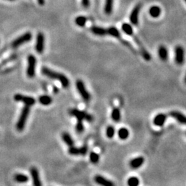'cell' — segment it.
Segmentation results:
<instances>
[{
    "label": "cell",
    "instance_id": "1",
    "mask_svg": "<svg viewBox=\"0 0 186 186\" xmlns=\"http://www.w3.org/2000/svg\"><path fill=\"white\" fill-rule=\"evenodd\" d=\"M41 73L43 75L47 76L52 79H56L58 80L61 83V86H63L64 88H67L70 86V80L68 79V78L66 76L65 74L60 73V72H55L54 70H52L46 67H43L41 68Z\"/></svg>",
    "mask_w": 186,
    "mask_h": 186
},
{
    "label": "cell",
    "instance_id": "2",
    "mask_svg": "<svg viewBox=\"0 0 186 186\" xmlns=\"http://www.w3.org/2000/svg\"><path fill=\"white\" fill-rule=\"evenodd\" d=\"M30 111V107L27 106V105H25L22 110L19 117L18 121L16 124V128L19 132H22L24 129Z\"/></svg>",
    "mask_w": 186,
    "mask_h": 186
},
{
    "label": "cell",
    "instance_id": "3",
    "mask_svg": "<svg viewBox=\"0 0 186 186\" xmlns=\"http://www.w3.org/2000/svg\"><path fill=\"white\" fill-rule=\"evenodd\" d=\"M69 114L72 117H74L76 118L77 120H86V121L88 122L92 121L93 117L92 116L90 115V114L87 113L86 112L79 110L76 108H72L69 110Z\"/></svg>",
    "mask_w": 186,
    "mask_h": 186
},
{
    "label": "cell",
    "instance_id": "4",
    "mask_svg": "<svg viewBox=\"0 0 186 186\" xmlns=\"http://www.w3.org/2000/svg\"><path fill=\"white\" fill-rule=\"evenodd\" d=\"M37 66V59L34 55H30L28 57V67L26 74L28 78H34L35 76V70Z\"/></svg>",
    "mask_w": 186,
    "mask_h": 186
},
{
    "label": "cell",
    "instance_id": "5",
    "mask_svg": "<svg viewBox=\"0 0 186 186\" xmlns=\"http://www.w3.org/2000/svg\"><path fill=\"white\" fill-rule=\"evenodd\" d=\"M76 89H77L79 93L81 95V97H82V99H84L85 101L86 102H88L90 100L91 96L90 94V93L85 86V84L83 82V81L81 80H77L76 81Z\"/></svg>",
    "mask_w": 186,
    "mask_h": 186
},
{
    "label": "cell",
    "instance_id": "6",
    "mask_svg": "<svg viewBox=\"0 0 186 186\" xmlns=\"http://www.w3.org/2000/svg\"><path fill=\"white\" fill-rule=\"evenodd\" d=\"M32 35L30 32H27L26 33H24V34L18 37L17 38L15 39L13 41H12L11 44L12 47L15 48H17L19 46H20V45H23L24 43L28 42L29 41H30L31 39H32Z\"/></svg>",
    "mask_w": 186,
    "mask_h": 186
},
{
    "label": "cell",
    "instance_id": "7",
    "mask_svg": "<svg viewBox=\"0 0 186 186\" xmlns=\"http://www.w3.org/2000/svg\"><path fill=\"white\" fill-rule=\"evenodd\" d=\"M14 100L17 102H22L24 103L25 105L27 106H32L35 104L36 101L35 99L32 97L26 96V95L22 94H16L14 96Z\"/></svg>",
    "mask_w": 186,
    "mask_h": 186
},
{
    "label": "cell",
    "instance_id": "8",
    "mask_svg": "<svg viewBox=\"0 0 186 186\" xmlns=\"http://www.w3.org/2000/svg\"><path fill=\"white\" fill-rule=\"evenodd\" d=\"M175 62L178 65H182L185 61V51L181 45H177L175 48Z\"/></svg>",
    "mask_w": 186,
    "mask_h": 186
},
{
    "label": "cell",
    "instance_id": "9",
    "mask_svg": "<svg viewBox=\"0 0 186 186\" xmlns=\"http://www.w3.org/2000/svg\"><path fill=\"white\" fill-rule=\"evenodd\" d=\"M44 35L42 32H39L37 35L36 44H35V50L39 54H41L44 50Z\"/></svg>",
    "mask_w": 186,
    "mask_h": 186
},
{
    "label": "cell",
    "instance_id": "10",
    "mask_svg": "<svg viewBox=\"0 0 186 186\" xmlns=\"http://www.w3.org/2000/svg\"><path fill=\"white\" fill-rule=\"evenodd\" d=\"M88 152V147L86 146H84L81 148H76V147H74L73 146H70V148L68 149V153L71 155H82L84 156L86 155Z\"/></svg>",
    "mask_w": 186,
    "mask_h": 186
},
{
    "label": "cell",
    "instance_id": "11",
    "mask_svg": "<svg viewBox=\"0 0 186 186\" xmlns=\"http://www.w3.org/2000/svg\"><path fill=\"white\" fill-rule=\"evenodd\" d=\"M141 8V4H138L133 8L130 15V21L133 25H137L138 22V14Z\"/></svg>",
    "mask_w": 186,
    "mask_h": 186
},
{
    "label": "cell",
    "instance_id": "12",
    "mask_svg": "<svg viewBox=\"0 0 186 186\" xmlns=\"http://www.w3.org/2000/svg\"><path fill=\"white\" fill-rule=\"evenodd\" d=\"M30 172L31 177H32L33 185L35 186H41L42 185V183H41V182L40 181V178H39L38 169H37L35 167H32L30 169Z\"/></svg>",
    "mask_w": 186,
    "mask_h": 186
},
{
    "label": "cell",
    "instance_id": "13",
    "mask_svg": "<svg viewBox=\"0 0 186 186\" xmlns=\"http://www.w3.org/2000/svg\"><path fill=\"white\" fill-rule=\"evenodd\" d=\"M167 119V115L165 114L160 113L155 116L153 119V123L157 127H162L164 125Z\"/></svg>",
    "mask_w": 186,
    "mask_h": 186
},
{
    "label": "cell",
    "instance_id": "14",
    "mask_svg": "<svg viewBox=\"0 0 186 186\" xmlns=\"http://www.w3.org/2000/svg\"><path fill=\"white\" fill-rule=\"evenodd\" d=\"M169 115L174 119L177 120L179 123L186 125V116L183 113L178 111H172L169 113Z\"/></svg>",
    "mask_w": 186,
    "mask_h": 186
},
{
    "label": "cell",
    "instance_id": "15",
    "mask_svg": "<svg viewBox=\"0 0 186 186\" xmlns=\"http://www.w3.org/2000/svg\"><path fill=\"white\" fill-rule=\"evenodd\" d=\"M145 159L143 156H138L134 158L130 161V166L132 169H138L143 164Z\"/></svg>",
    "mask_w": 186,
    "mask_h": 186
},
{
    "label": "cell",
    "instance_id": "16",
    "mask_svg": "<svg viewBox=\"0 0 186 186\" xmlns=\"http://www.w3.org/2000/svg\"><path fill=\"white\" fill-rule=\"evenodd\" d=\"M94 181L97 184H99V185H103V186L114 185V183H112V182L101 175H97L96 177H94Z\"/></svg>",
    "mask_w": 186,
    "mask_h": 186
},
{
    "label": "cell",
    "instance_id": "17",
    "mask_svg": "<svg viewBox=\"0 0 186 186\" xmlns=\"http://www.w3.org/2000/svg\"><path fill=\"white\" fill-rule=\"evenodd\" d=\"M158 54L159 57L160 58L161 61H166L168 58V50H167V48L164 45H161L159 46L158 49Z\"/></svg>",
    "mask_w": 186,
    "mask_h": 186
},
{
    "label": "cell",
    "instance_id": "18",
    "mask_svg": "<svg viewBox=\"0 0 186 186\" xmlns=\"http://www.w3.org/2000/svg\"><path fill=\"white\" fill-rule=\"evenodd\" d=\"M149 13H150V15L153 18L159 17L161 13V8L157 6H153L149 10Z\"/></svg>",
    "mask_w": 186,
    "mask_h": 186
},
{
    "label": "cell",
    "instance_id": "19",
    "mask_svg": "<svg viewBox=\"0 0 186 186\" xmlns=\"http://www.w3.org/2000/svg\"><path fill=\"white\" fill-rule=\"evenodd\" d=\"M117 134L120 139L125 140L129 137L130 132L128 129H127L126 128H121L119 130H118Z\"/></svg>",
    "mask_w": 186,
    "mask_h": 186
},
{
    "label": "cell",
    "instance_id": "20",
    "mask_svg": "<svg viewBox=\"0 0 186 186\" xmlns=\"http://www.w3.org/2000/svg\"><path fill=\"white\" fill-rule=\"evenodd\" d=\"M90 30L93 34L98 35V36H104L107 34V30L104 28H101V27L92 26L90 28Z\"/></svg>",
    "mask_w": 186,
    "mask_h": 186
},
{
    "label": "cell",
    "instance_id": "21",
    "mask_svg": "<svg viewBox=\"0 0 186 186\" xmlns=\"http://www.w3.org/2000/svg\"><path fill=\"white\" fill-rule=\"evenodd\" d=\"M39 102L41 105H49L53 102V99L51 98V97L48 96V95H41V96H39Z\"/></svg>",
    "mask_w": 186,
    "mask_h": 186
},
{
    "label": "cell",
    "instance_id": "22",
    "mask_svg": "<svg viewBox=\"0 0 186 186\" xmlns=\"http://www.w3.org/2000/svg\"><path fill=\"white\" fill-rule=\"evenodd\" d=\"M62 140L63 141V142L67 145L68 146H72L74 145V141L71 137V136L70 135L68 132H63L61 135Z\"/></svg>",
    "mask_w": 186,
    "mask_h": 186
},
{
    "label": "cell",
    "instance_id": "23",
    "mask_svg": "<svg viewBox=\"0 0 186 186\" xmlns=\"http://www.w3.org/2000/svg\"><path fill=\"white\" fill-rule=\"evenodd\" d=\"M111 118L114 121H120V120H121V112L118 107H115L112 110L111 113Z\"/></svg>",
    "mask_w": 186,
    "mask_h": 186
},
{
    "label": "cell",
    "instance_id": "24",
    "mask_svg": "<svg viewBox=\"0 0 186 186\" xmlns=\"http://www.w3.org/2000/svg\"><path fill=\"white\" fill-rule=\"evenodd\" d=\"M14 180L16 182L19 183H27L28 181V176L24 174H16L15 176L14 177Z\"/></svg>",
    "mask_w": 186,
    "mask_h": 186
},
{
    "label": "cell",
    "instance_id": "25",
    "mask_svg": "<svg viewBox=\"0 0 186 186\" xmlns=\"http://www.w3.org/2000/svg\"><path fill=\"white\" fill-rule=\"evenodd\" d=\"M113 4L114 0H105V6H104V11L105 14H110L112 12L113 9Z\"/></svg>",
    "mask_w": 186,
    "mask_h": 186
},
{
    "label": "cell",
    "instance_id": "26",
    "mask_svg": "<svg viewBox=\"0 0 186 186\" xmlns=\"http://www.w3.org/2000/svg\"><path fill=\"white\" fill-rule=\"evenodd\" d=\"M121 28H122V30H123V32L126 35L131 36V35H132V34H133V28H132L131 25L129 24L124 23V24H122Z\"/></svg>",
    "mask_w": 186,
    "mask_h": 186
},
{
    "label": "cell",
    "instance_id": "27",
    "mask_svg": "<svg viewBox=\"0 0 186 186\" xmlns=\"http://www.w3.org/2000/svg\"><path fill=\"white\" fill-rule=\"evenodd\" d=\"M106 30L107 35L115 37V38H119L120 32L115 27H110V28H107V30Z\"/></svg>",
    "mask_w": 186,
    "mask_h": 186
},
{
    "label": "cell",
    "instance_id": "28",
    "mask_svg": "<svg viewBox=\"0 0 186 186\" xmlns=\"http://www.w3.org/2000/svg\"><path fill=\"white\" fill-rule=\"evenodd\" d=\"M87 22V18L84 16H79L75 19V24L79 27H84Z\"/></svg>",
    "mask_w": 186,
    "mask_h": 186
},
{
    "label": "cell",
    "instance_id": "29",
    "mask_svg": "<svg viewBox=\"0 0 186 186\" xmlns=\"http://www.w3.org/2000/svg\"><path fill=\"white\" fill-rule=\"evenodd\" d=\"M99 155L94 152H91L90 153V161L93 164H96L99 161Z\"/></svg>",
    "mask_w": 186,
    "mask_h": 186
},
{
    "label": "cell",
    "instance_id": "30",
    "mask_svg": "<svg viewBox=\"0 0 186 186\" xmlns=\"http://www.w3.org/2000/svg\"><path fill=\"white\" fill-rule=\"evenodd\" d=\"M105 134L106 136L109 138H112L115 134V129L113 126L110 125L106 128V131H105Z\"/></svg>",
    "mask_w": 186,
    "mask_h": 186
},
{
    "label": "cell",
    "instance_id": "31",
    "mask_svg": "<svg viewBox=\"0 0 186 186\" xmlns=\"http://www.w3.org/2000/svg\"><path fill=\"white\" fill-rule=\"evenodd\" d=\"M128 185L130 186H137L139 185V179L136 177H130L128 180Z\"/></svg>",
    "mask_w": 186,
    "mask_h": 186
},
{
    "label": "cell",
    "instance_id": "32",
    "mask_svg": "<svg viewBox=\"0 0 186 186\" xmlns=\"http://www.w3.org/2000/svg\"><path fill=\"white\" fill-rule=\"evenodd\" d=\"M75 128H76V132H77L78 133H82V132H84V124H83L82 121H81V120H78Z\"/></svg>",
    "mask_w": 186,
    "mask_h": 186
},
{
    "label": "cell",
    "instance_id": "33",
    "mask_svg": "<svg viewBox=\"0 0 186 186\" xmlns=\"http://www.w3.org/2000/svg\"><path fill=\"white\" fill-rule=\"evenodd\" d=\"M17 57V55H11L9 58H7V59H4V61H2L1 63H0V68H1L3 66H5L6 65V64L9 63V62L13 61V60H14L16 59Z\"/></svg>",
    "mask_w": 186,
    "mask_h": 186
},
{
    "label": "cell",
    "instance_id": "34",
    "mask_svg": "<svg viewBox=\"0 0 186 186\" xmlns=\"http://www.w3.org/2000/svg\"><path fill=\"white\" fill-rule=\"evenodd\" d=\"M82 5L85 8H88L90 6V1L89 0H82Z\"/></svg>",
    "mask_w": 186,
    "mask_h": 186
},
{
    "label": "cell",
    "instance_id": "35",
    "mask_svg": "<svg viewBox=\"0 0 186 186\" xmlns=\"http://www.w3.org/2000/svg\"><path fill=\"white\" fill-rule=\"evenodd\" d=\"M58 92H59V88H58L57 87L54 86L53 87V92L55 93V94H57Z\"/></svg>",
    "mask_w": 186,
    "mask_h": 186
},
{
    "label": "cell",
    "instance_id": "36",
    "mask_svg": "<svg viewBox=\"0 0 186 186\" xmlns=\"http://www.w3.org/2000/svg\"><path fill=\"white\" fill-rule=\"evenodd\" d=\"M37 1H38L39 5H41V6H43L45 3L44 0H37Z\"/></svg>",
    "mask_w": 186,
    "mask_h": 186
},
{
    "label": "cell",
    "instance_id": "37",
    "mask_svg": "<svg viewBox=\"0 0 186 186\" xmlns=\"http://www.w3.org/2000/svg\"><path fill=\"white\" fill-rule=\"evenodd\" d=\"M185 83L186 84V74H185Z\"/></svg>",
    "mask_w": 186,
    "mask_h": 186
},
{
    "label": "cell",
    "instance_id": "38",
    "mask_svg": "<svg viewBox=\"0 0 186 186\" xmlns=\"http://www.w3.org/2000/svg\"><path fill=\"white\" fill-rule=\"evenodd\" d=\"M8 1H14V0H8Z\"/></svg>",
    "mask_w": 186,
    "mask_h": 186
},
{
    "label": "cell",
    "instance_id": "39",
    "mask_svg": "<svg viewBox=\"0 0 186 186\" xmlns=\"http://www.w3.org/2000/svg\"><path fill=\"white\" fill-rule=\"evenodd\" d=\"M185 2H186V0H185Z\"/></svg>",
    "mask_w": 186,
    "mask_h": 186
}]
</instances>
